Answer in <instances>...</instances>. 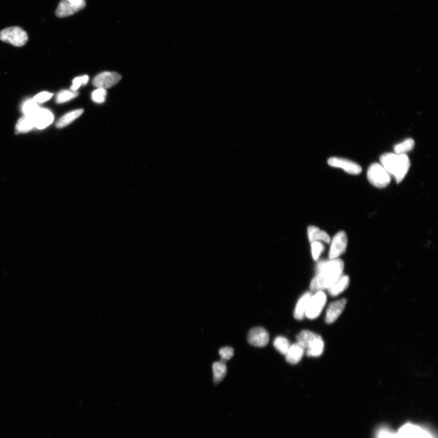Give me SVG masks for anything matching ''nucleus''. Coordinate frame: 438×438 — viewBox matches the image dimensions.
Segmentation results:
<instances>
[{"label": "nucleus", "instance_id": "28", "mask_svg": "<svg viewBox=\"0 0 438 438\" xmlns=\"http://www.w3.org/2000/svg\"><path fill=\"white\" fill-rule=\"evenodd\" d=\"M219 354L221 357V360L223 362H226L229 360L233 357L234 350L232 347H224L219 351Z\"/></svg>", "mask_w": 438, "mask_h": 438}, {"label": "nucleus", "instance_id": "12", "mask_svg": "<svg viewBox=\"0 0 438 438\" xmlns=\"http://www.w3.org/2000/svg\"><path fill=\"white\" fill-rule=\"evenodd\" d=\"M32 118L36 128L43 129L51 125L54 115L48 109L39 108Z\"/></svg>", "mask_w": 438, "mask_h": 438}, {"label": "nucleus", "instance_id": "1", "mask_svg": "<svg viewBox=\"0 0 438 438\" xmlns=\"http://www.w3.org/2000/svg\"><path fill=\"white\" fill-rule=\"evenodd\" d=\"M344 262L340 258L323 260L318 264L316 276L310 283L313 292L328 289L343 275Z\"/></svg>", "mask_w": 438, "mask_h": 438}, {"label": "nucleus", "instance_id": "19", "mask_svg": "<svg viewBox=\"0 0 438 438\" xmlns=\"http://www.w3.org/2000/svg\"><path fill=\"white\" fill-rule=\"evenodd\" d=\"M34 125L31 117L23 116L16 123L15 128L16 134L27 133L34 128Z\"/></svg>", "mask_w": 438, "mask_h": 438}, {"label": "nucleus", "instance_id": "7", "mask_svg": "<svg viewBox=\"0 0 438 438\" xmlns=\"http://www.w3.org/2000/svg\"><path fill=\"white\" fill-rule=\"evenodd\" d=\"M347 236L343 231L337 233L330 240L329 252L330 259H337L346 252L347 246Z\"/></svg>", "mask_w": 438, "mask_h": 438}, {"label": "nucleus", "instance_id": "24", "mask_svg": "<svg viewBox=\"0 0 438 438\" xmlns=\"http://www.w3.org/2000/svg\"><path fill=\"white\" fill-rule=\"evenodd\" d=\"M39 109V106L34 100H28L25 102L22 107V110L26 116L32 117L34 116Z\"/></svg>", "mask_w": 438, "mask_h": 438}, {"label": "nucleus", "instance_id": "8", "mask_svg": "<svg viewBox=\"0 0 438 438\" xmlns=\"http://www.w3.org/2000/svg\"><path fill=\"white\" fill-rule=\"evenodd\" d=\"M327 163L330 166L342 169L351 175H359L362 171V167L359 165L346 159L331 157L327 161Z\"/></svg>", "mask_w": 438, "mask_h": 438}, {"label": "nucleus", "instance_id": "23", "mask_svg": "<svg viewBox=\"0 0 438 438\" xmlns=\"http://www.w3.org/2000/svg\"><path fill=\"white\" fill-rule=\"evenodd\" d=\"M79 95V93L72 90H62L56 96V101L58 103H62L74 99Z\"/></svg>", "mask_w": 438, "mask_h": 438}, {"label": "nucleus", "instance_id": "15", "mask_svg": "<svg viewBox=\"0 0 438 438\" xmlns=\"http://www.w3.org/2000/svg\"><path fill=\"white\" fill-rule=\"evenodd\" d=\"M312 295V294L310 292H306L300 297L294 310L293 315L296 320H302L305 317L307 307Z\"/></svg>", "mask_w": 438, "mask_h": 438}, {"label": "nucleus", "instance_id": "3", "mask_svg": "<svg viewBox=\"0 0 438 438\" xmlns=\"http://www.w3.org/2000/svg\"><path fill=\"white\" fill-rule=\"evenodd\" d=\"M297 343L303 347L307 356L319 357L323 353L324 343L318 334L309 330H303L296 337Z\"/></svg>", "mask_w": 438, "mask_h": 438}, {"label": "nucleus", "instance_id": "6", "mask_svg": "<svg viewBox=\"0 0 438 438\" xmlns=\"http://www.w3.org/2000/svg\"><path fill=\"white\" fill-rule=\"evenodd\" d=\"M327 296L323 291H318L314 295H312L307 307L305 317L310 320L319 317L325 306Z\"/></svg>", "mask_w": 438, "mask_h": 438}, {"label": "nucleus", "instance_id": "9", "mask_svg": "<svg viewBox=\"0 0 438 438\" xmlns=\"http://www.w3.org/2000/svg\"><path fill=\"white\" fill-rule=\"evenodd\" d=\"M121 78V76L118 73L103 72L95 76L93 84L98 89H109L116 85Z\"/></svg>", "mask_w": 438, "mask_h": 438}, {"label": "nucleus", "instance_id": "5", "mask_svg": "<svg viewBox=\"0 0 438 438\" xmlns=\"http://www.w3.org/2000/svg\"><path fill=\"white\" fill-rule=\"evenodd\" d=\"M0 40L17 47L24 46L28 42L27 33L22 28L14 26L3 29L0 32Z\"/></svg>", "mask_w": 438, "mask_h": 438}, {"label": "nucleus", "instance_id": "10", "mask_svg": "<svg viewBox=\"0 0 438 438\" xmlns=\"http://www.w3.org/2000/svg\"><path fill=\"white\" fill-rule=\"evenodd\" d=\"M248 342L254 346H266L269 342V334L263 327H255L251 329L249 333Z\"/></svg>", "mask_w": 438, "mask_h": 438}, {"label": "nucleus", "instance_id": "21", "mask_svg": "<svg viewBox=\"0 0 438 438\" xmlns=\"http://www.w3.org/2000/svg\"><path fill=\"white\" fill-rule=\"evenodd\" d=\"M414 141L412 138H407L404 142H401L394 146V153L397 154H406V153L411 151L414 148Z\"/></svg>", "mask_w": 438, "mask_h": 438}, {"label": "nucleus", "instance_id": "18", "mask_svg": "<svg viewBox=\"0 0 438 438\" xmlns=\"http://www.w3.org/2000/svg\"><path fill=\"white\" fill-rule=\"evenodd\" d=\"M83 113V110L80 109L66 113V114L63 115L62 118H60L59 121L57 122L56 125V128L59 129L65 128V126L69 125V124L74 121L75 119L78 118Z\"/></svg>", "mask_w": 438, "mask_h": 438}, {"label": "nucleus", "instance_id": "14", "mask_svg": "<svg viewBox=\"0 0 438 438\" xmlns=\"http://www.w3.org/2000/svg\"><path fill=\"white\" fill-rule=\"evenodd\" d=\"M81 9L72 4L67 0H62L56 9V15L59 18H65L81 11Z\"/></svg>", "mask_w": 438, "mask_h": 438}, {"label": "nucleus", "instance_id": "2", "mask_svg": "<svg viewBox=\"0 0 438 438\" xmlns=\"http://www.w3.org/2000/svg\"><path fill=\"white\" fill-rule=\"evenodd\" d=\"M380 165L400 183L407 174L410 168V161L406 154L386 153L380 156Z\"/></svg>", "mask_w": 438, "mask_h": 438}, {"label": "nucleus", "instance_id": "25", "mask_svg": "<svg viewBox=\"0 0 438 438\" xmlns=\"http://www.w3.org/2000/svg\"><path fill=\"white\" fill-rule=\"evenodd\" d=\"M89 79V76L87 75L77 77L75 79H73L72 85L70 89L72 91L77 92V90L81 87V86H85L87 84Z\"/></svg>", "mask_w": 438, "mask_h": 438}, {"label": "nucleus", "instance_id": "11", "mask_svg": "<svg viewBox=\"0 0 438 438\" xmlns=\"http://www.w3.org/2000/svg\"><path fill=\"white\" fill-rule=\"evenodd\" d=\"M347 300L341 299L331 303L326 311L325 322L327 324H332L339 319L345 308Z\"/></svg>", "mask_w": 438, "mask_h": 438}, {"label": "nucleus", "instance_id": "17", "mask_svg": "<svg viewBox=\"0 0 438 438\" xmlns=\"http://www.w3.org/2000/svg\"><path fill=\"white\" fill-rule=\"evenodd\" d=\"M349 282V276L342 275L327 289L329 295L332 296L339 295L348 287Z\"/></svg>", "mask_w": 438, "mask_h": 438}, {"label": "nucleus", "instance_id": "13", "mask_svg": "<svg viewBox=\"0 0 438 438\" xmlns=\"http://www.w3.org/2000/svg\"><path fill=\"white\" fill-rule=\"evenodd\" d=\"M305 350L299 343L293 344L290 345L286 354V360L287 362L292 364L299 363L304 356Z\"/></svg>", "mask_w": 438, "mask_h": 438}, {"label": "nucleus", "instance_id": "20", "mask_svg": "<svg viewBox=\"0 0 438 438\" xmlns=\"http://www.w3.org/2000/svg\"><path fill=\"white\" fill-rule=\"evenodd\" d=\"M214 382L219 383L225 377L227 372L226 363L223 361H220L213 364V365Z\"/></svg>", "mask_w": 438, "mask_h": 438}, {"label": "nucleus", "instance_id": "4", "mask_svg": "<svg viewBox=\"0 0 438 438\" xmlns=\"http://www.w3.org/2000/svg\"><path fill=\"white\" fill-rule=\"evenodd\" d=\"M367 180L377 188H384L391 182V176L379 163H374L370 166L367 172Z\"/></svg>", "mask_w": 438, "mask_h": 438}, {"label": "nucleus", "instance_id": "22", "mask_svg": "<svg viewBox=\"0 0 438 438\" xmlns=\"http://www.w3.org/2000/svg\"><path fill=\"white\" fill-rule=\"evenodd\" d=\"M273 345L277 351L285 356L290 347V343L286 338L279 336L274 340Z\"/></svg>", "mask_w": 438, "mask_h": 438}, {"label": "nucleus", "instance_id": "16", "mask_svg": "<svg viewBox=\"0 0 438 438\" xmlns=\"http://www.w3.org/2000/svg\"><path fill=\"white\" fill-rule=\"evenodd\" d=\"M307 233L310 242L318 241L329 243L330 242L331 239L328 234L316 226H310L307 230Z\"/></svg>", "mask_w": 438, "mask_h": 438}, {"label": "nucleus", "instance_id": "29", "mask_svg": "<svg viewBox=\"0 0 438 438\" xmlns=\"http://www.w3.org/2000/svg\"><path fill=\"white\" fill-rule=\"evenodd\" d=\"M52 96L53 94L51 93L43 92L37 95L33 100L36 103H43L48 101V100L52 98Z\"/></svg>", "mask_w": 438, "mask_h": 438}, {"label": "nucleus", "instance_id": "26", "mask_svg": "<svg viewBox=\"0 0 438 438\" xmlns=\"http://www.w3.org/2000/svg\"><path fill=\"white\" fill-rule=\"evenodd\" d=\"M107 96L106 89H97L93 91L92 94V99L96 103H101L104 102Z\"/></svg>", "mask_w": 438, "mask_h": 438}, {"label": "nucleus", "instance_id": "27", "mask_svg": "<svg viewBox=\"0 0 438 438\" xmlns=\"http://www.w3.org/2000/svg\"><path fill=\"white\" fill-rule=\"evenodd\" d=\"M311 249H312V255L314 260H318L321 254L322 253L324 250V246L321 242H311Z\"/></svg>", "mask_w": 438, "mask_h": 438}, {"label": "nucleus", "instance_id": "30", "mask_svg": "<svg viewBox=\"0 0 438 438\" xmlns=\"http://www.w3.org/2000/svg\"><path fill=\"white\" fill-rule=\"evenodd\" d=\"M67 1L81 9L84 8L86 5L85 0H67Z\"/></svg>", "mask_w": 438, "mask_h": 438}]
</instances>
